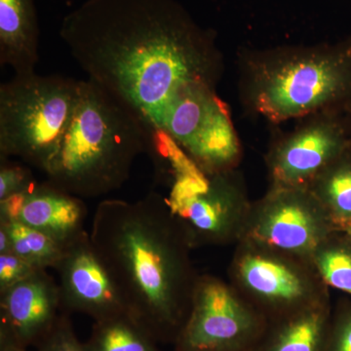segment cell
<instances>
[{
	"label": "cell",
	"instance_id": "6da1fadb",
	"mask_svg": "<svg viewBox=\"0 0 351 351\" xmlns=\"http://www.w3.org/2000/svg\"><path fill=\"white\" fill-rule=\"evenodd\" d=\"M60 36L88 80L154 132L184 92L215 86L221 69L213 34L176 0H87Z\"/></svg>",
	"mask_w": 351,
	"mask_h": 351
},
{
	"label": "cell",
	"instance_id": "7a4b0ae2",
	"mask_svg": "<svg viewBox=\"0 0 351 351\" xmlns=\"http://www.w3.org/2000/svg\"><path fill=\"white\" fill-rule=\"evenodd\" d=\"M89 233L129 315L158 343H175L197 282L186 262L189 240L167 199L151 193L134 202L103 200Z\"/></svg>",
	"mask_w": 351,
	"mask_h": 351
},
{
	"label": "cell",
	"instance_id": "3957f363",
	"mask_svg": "<svg viewBox=\"0 0 351 351\" xmlns=\"http://www.w3.org/2000/svg\"><path fill=\"white\" fill-rule=\"evenodd\" d=\"M154 132L123 101L92 80H80L73 119L44 174L71 195L96 198L123 186Z\"/></svg>",
	"mask_w": 351,
	"mask_h": 351
},
{
	"label": "cell",
	"instance_id": "277c9868",
	"mask_svg": "<svg viewBox=\"0 0 351 351\" xmlns=\"http://www.w3.org/2000/svg\"><path fill=\"white\" fill-rule=\"evenodd\" d=\"M351 93V38L337 46L274 51L251 60L247 100L274 123L325 113Z\"/></svg>",
	"mask_w": 351,
	"mask_h": 351
},
{
	"label": "cell",
	"instance_id": "5b68a950",
	"mask_svg": "<svg viewBox=\"0 0 351 351\" xmlns=\"http://www.w3.org/2000/svg\"><path fill=\"white\" fill-rule=\"evenodd\" d=\"M80 82L34 71L1 84L0 157H18L44 172L73 119Z\"/></svg>",
	"mask_w": 351,
	"mask_h": 351
},
{
	"label": "cell",
	"instance_id": "8992f818",
	"mask_svg": "<svg viewBox=\"0 0 351 351\" xmlns=\"http://www.w3.org/2000/svg\"><path fill=\"white\" fill-rule=\"evenodd\" d=\"M158 133L172 138L205 172H219L239 157L237 132L213 85L198 84L184 92Z\"/></svg>",
	"mask_w": 351,
	"mask_h": 351
},
{
	"label": "cell",
	"instance_id": "52a82bcc",
	"mask_svg": "<svg viewBox=\"0 0 351 351\" xmlns=\"http://www.w3.org/2000/svg\"><path fill=\"white\" fill-rule=\"evenodd\" d=\"M257 332L255 316L232 291L216 279L204 278L196 283L176 351H242Z\"/></svg>",
	"mask_w": 351,
	"mask_h": 351
},
{
	"label": "cell",
	"instance_id": "ba28073f",
	"mask_svg": "<svg viewBox=\"0 0 351 351\" xmlns=\"http://www.w3.org/2000/svg\"><path fill=\"white\" fill-rule=\"evenodd\" d=\"M54 269L63 311L84 314L94 322L128 313L89 232L66 247Z\"/></svg>",
	"mask_w": 351,
	"mask_h": 351
},
{
	"label": "cell",
	"instance_id": "9c48e42d",
	"mask_svg": "<svg viewBox=\"0 0 351 351\" xmlns=\"http://www.w3.org/2000/svg\"><path fill=\"white\" fill-rule=\"evenodd\" d=\"M59 284L39 269L0 294V341L38 348L62 315Z\"/></svg>",
	"mask_w": 351,
	"mask_h": 351
},
{
	"label": "cell",
	"instance_id": "30bf717a",
	"mask_svg": "<svg viewBox=\"0 0 351 351\" xmlns=\"http://www.w3.org/2000/svg\"><path fill=\"white\" fill-rule=\"evenodd\" d=\"M82 198L52 184L34 182L22 193L0 200V221H17L69 246L87 233Z\"/></svg>",
	"mask_w": 351,
	"mask_h": 351
},
{
	"label": "cell",
	"instance_id": "8fae6325",
	"mask_svg": "<svg viewBox=\"0 0 351 351\" xmlns=\"http://www.w3.org/2000/svg\"><path fill=\"white\" fill-rule=\"evenodd\" d=\"M291 134L277 147L274 157L276 180L295 186L322 172L346 145V131L339 122L320 113Z\"/></svg>",
	"mask_w": 351,
	"mask_h": 351
},
{
	"label": "cell",
	"instance_id": "7c38bea8",
	"mask_svg": "<svg viewBox=\"0 0 351 351\" xmlns=\"http://www.w3.org/2000/svg\"><path fill=\"white\" fill-rule=\"evenodd\" d=\"M284 193L263 215L258 234L265 242L282 250L304 253L319 240V226L306 201Z\"/></svg>",
	"mask_w": 351,
	"mask_h": 351
},
{
	"label": "cell",
	"instance_id": "4fadbf2b",
	"mask_svg": "<svg viewBox=\"0 0 351 351\" xmlns=\"http://www.w3.org/2000/svg\"><path fill=\"white\" fill-rule=\"evenodd\" d=\"M38 38L34 0H0V64L14 73L36 71Z\"/></svg>",
	"mask_w": 351,
	"mask_h": 351
},
{
	"label": "cell",
	"instance_id": "5bb4252c",
	"mask_svg": "<svg viewBox=\"0 0 351 351\" xmlns=\"http://www.w3.org/2000/svg\"><path fill=\"white\" fill-rule=\"evenodd\" d=\"M239 270L247 287L271 301L295 302L306 293L301 277L272 258L247 256L240 263Z\"/></svg>",
	"mask_w": 351,
	"mask_h": 351
},
{
	"label": "cell",
	"instance_id": "9a60e30c",
	"mask_svg": "<svg viewBox=\"0 0 351 351\" xmlns=\"http://www.w3.org/2000/svg\"><path fill=\"white\" fill-rule=\"evenodd\" d=\"M157 343L128 313L94 322L86 341L89 351H161Z\"/></svg>",
	"mask_w": 351,
	"mask_h": 351
},
{
	"label": "cell",
	"instance_id": "2e32d148",
	"mask_svg": "<svg viewBox=\"0 0 351 351\" xmlns=\"http://www.w3.org/2000/svg\"><path fill=\"white\" fill-rule=\"evenodd\" d=\"M326 320L320 311H306L282 325L261 351H324Z\"/></svg>",
	"mask_w": 351,
	"mask_h": 351
},
{
	"label": "cell",
	"instance_id": "e0dca14e",
	"mask_svg": "<svg viewBox=\"0 0 351 351\" xmlns=\"http://www.w3.org/2000/svg\"><path fill=\"white\" fill-rule=\"evenodd\" d=\"M0 228H3L8 234L11 253L38 269H55L68 247L45 233L17 221H0Z\"/></svg>",
	"mask_w": 351,
	"mask_h": 351
},
{
	"label": "cell",
	"instance_id": "ac0fdd59",
	"mask_svg": "<svg viewBox=\"0 0 351 351\" xmlns=\"http://www.w3.org/2000/svg\"><path fill=\"white\" fill-rule=\"evenodd\" d=\"M320 191L335 213L351 217V165L339 166L323 176Z\"/></svg>",
	"mask_w": 351,
	"mask_h": 351
},
{
	"label": "cell",
	"instance_id": "d6986e66",
	"mask_svg": "<svg viewBox=\"0 0 351 351\" xmlns=\"http://www.w3.org/2000/svg\"><path fill=\"white\" fill-rule=\"evenodd\" d=\"M318 267L325 281L332 287L351 295V255L343 250L321 254Z\"/></svg>",
	"mask_w": 351,
	"mask_h": 351
},
{
	"label": "cell",
	"instance_id": "ffe728a7",
	"mask_svg": "<svg viewBox=\"0 0 351 351\" xmlns=\"http://www.w3.org/2000/svg\"><path fill=\"white\" fill-rule=\"evenodd\" d=\"M36 351H89V348L86 343H82L76 336L66 313H62L52 331L39 343Z\"/></svg>",
	"mask_w": 351,
	"mask_h": 351
},
{
	"label": "cell",
	"instance_id": "44dd1931",
	"mask_svg": "<svg viewBox=\"0 0 351 351\" xmlns=\"http://www.w3.org/2000/svg\"><path fill=\"white\" fill-rule=\"evenodd\" d=\"M0 158V200L22 193L36 182L31 171L25 166L10 162L8 158Z\"/></svg>",
	"mask_w": 351,
	"mask_h": 351
},
{
	"label": "cell",
	"instance_id": "7402d4cb",
	"mask_svg": "<svg viewBox=\"0 0 351 351\" xmlns=\"http://www.w3.org/2000/svg\"><path fill=\"white\" fill-rule=\"evenodd\" d=\"M39 269L14 253L0 254V294Z\"/></svg>",
	"mask_w": 351,
	"mask_h": 351
},
{
	"label": "cell",
	"instance_id": "603a6c76",
	"mask_svg": "<svg viewBox=\"0 0 351 351\" xmlns=\"http://www.w3.org/2000/svg\"><path fill=\"white\" fill-rule=\"evenodd\" d=\"M330 351H351V317L339 325Z\"/></svg>",
	"mask_w": 351,
	"mask_h": 351
},
{
	"label": "cell",
	"instance_id": "cb8c5ba5",
	"mask_svg": "<svg viewBox=\"0 0 351 351\" xmlns=\"http://www.w3.org/2000/svg\"><path fill=\"white\" fill-rule=\"evenodd\" d=\"M11 253V244L8 234L3 228H0V254Z\"/></svg>",
	"mask_w": 351,
	"mask_h": 351
},
{
	"label": "cell",
	"instance_id": "d4e9b609",
	"mask_svg": "<svg viewBox=\"0 0 351 351\" xmlns=\"http://www.w3.org/2000/svg\"><path fill=\"white\" fill-rule=\"evenodd\" d=\"M0 351H29V348H23L11 343V341H0Z\"/></svg>",
	"mask_w": 351,
	"mask_h": 351
},
{
	"label": "cell",
	"instance_id": "484cf974",
	"mask_svg": "<svg viewBox=\"0 0 351 351\" xmlns=\"http://www.w3.org/2000/svg\"><path fill=\"white\" fill-rule=\"evenodd\" d=\"M350 237H351V230H350Z\"/></svg>",
	"mask_w": 351,
	"mask_h": 351
}]
</instances>
